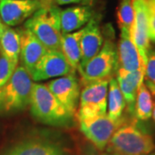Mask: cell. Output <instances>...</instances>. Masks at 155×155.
Wrapping results in <instances>:
<instances>
[{"mask_svg": "<svg viewBox=\"0 0 155 155\" xmlns=\"http://www.w3.org/2000/svg\"><path fill=\"white\" fill-rule=\"evenodd\" d=\"M126 104L116 78H111L109 81L107 97V116L113 121L122 118Z\"/></svg>", "mask_w": 155, "mask_h": 155, "instance_id": "20", "label": "cell"}, {"mask_svg": "<svg viewBox=\"0 0 155 155\" xmlns=\"http://www.w3.org/2000/svg\"><path fill=\"white\" fill-rule=\"evenodd\" d=\"M92 0H55V3L59 5H68V4H84V3H89Z\"/></svg>", "mask_w": 155, "mask_h": 155, "instance_id": "26", "label": "cell"}, {"mask_svg": "<svg viewBox=\"0 0 155 155\" xmlns=\"http://www.w3.org/2000/svg\"><path fill=\"white\" fill-rule=\"evenodd\" d=\"M141 1L145 2L147 5H150V4H153V3H154L155 2V0H141Z\"/></svg>", "mask_w": 155, "mask_h": 155, "instance_id": "28", "label": "cell"}, {"mask_svg": "<svg viewBox=\"0 0 155 155\" xmlns=\"http://www.w3.org/2000/svg\"><path fill=\"white\" fill-rule=\"evenodd\" d=\"M118 68L127 72L144 71L145 63L131 38V33L121 31V38L117 49Z\"/></svg>", "mask_w": 155, "mask_h": 155, "instance_id": "14", "label": "cell"}, {"mask_svg": "<svg viewBox=\"0 0 155 155\" xmlns=\"http://www.w3.org/2000/svg\"><path fill=\"white\" fill-rule=\"evenodd\" d=\"M0 49L10 61L18 65L21 50L20 32L3 22L0 28Z\"/></svg>", "mask_w": 155, "mask_h": 155, "instance_id": "18", "label": "cell"}, {"mask_svg": "<svg viewBox=\"0 0 155 155\" xmlns=\"http://www.w3.org/2000/svg\"><path fill=\"white\" fill-rule=\"evenodd\" d=\"M155 148L153 137L140 130L134 123L124 122L116 130L106 147L110 153L147 155Z\"/></svg>", "mask_w": 155, "mask_h": 155, "instance_id": "4", "label": "cell"}, {"mask_svg": "<svg viewBox=\"0 0 155 155\" xmlns=\"http://www.w3.org/2000/svg\"><path fill=\"white\" fill-rule=\"evenodd\" d=\"M102 155H120V154H116V153H103Z\"/></svg>", "mask_w": 155, "mask_h": 155, "instance_id": "30", "label": "cell"}, {"mask_svg": "<svg viewBox=\"0 0 155 155\" xmlns=\"http://www.w3.org/2000/svg\"><path fill=\"white\" fill-rule=\"evenodd\" d=\"M153 110V103L151 92L143 82L140 85L137 91L134 104V113L138 119L141 121H146L152 116Z\"/></svg>", "mask_w": 155, "mask_h": 155, "instance_id": "21", "label": "cell"}, {"mask_svg": "<svg viewBox=\"0 0 155 155\" xmlns=\"http://www.w3.org/2000/svg\"><path fill=\"white\" fill-rule=\"evenodd\" d=\"M79 122L80 131L95 147L99 150L105 149L111 137L125 122L122 118L113 121L107 115L91 117Z\"/></svg>", "mask_w": 155, "mask_h": 155, "instance_id": "7", "label": "cell"}, {"mask_svg": "<svg viewBox=\"0 0 155 155\" xmlns=\"http://www.w3.org/2000/svg\"><path fill=\"white\" fill-rule=\"evenodd\" d=\"M143 82L150 91L155 95V50H149L145 67Z\"/></svg>", "mask_w": 155, "mask_h": 155, "instance_id": "23", "label": "cell"}, {"mask_svg": "<svg viewBox=\"0 0 155 155\" xmlns=\"http://www.w3.org/2000/svg\"><path fill=\"white\" fill-rule=\"evenodd\" d=\"M117 22L121 31L131 33L134 21L133 0H121L117 9Z\"/></svg>", "mask_w": 155, "mask_h": 155, "instance_id": "22", "label": "cell"}, {"mask_svg": "<svg viewBox=\"0 0 155 155\" xmlns=\"http://www.w3.org/2000/svg\"><path fill=\"white\" fill-rule=\"evenodd\" d=\"M46 84L66 110L76 116L80 97V86L76 72L57 78Z\"/></svg>", "mask_w": 155, "mask_h": 155, "instance_id": "8", "label": "cell"}, {"mask_svg": "<svg viewBox=\"0 0 155 155\" xmlns=\"http://www.w3.org/2000/svg\"><path fill=\"white\" fill-rule=\"evenodd\" d=\"M17 66L10 61L0 49V88L8 82Z\"/></svg>", "mask_w": 155, "mask_h": 155, "instance_id": "24", "label": "cell"}, {"mask_svg": "<svg viewBox=\"0 0 155 155\" xmlns=\"http://www.w3.org/2000/svg\"><path fill=\"white\" fill-rule=\"evenodd\" d=\"M30 112L38 122L54 127H70L74 116L56 99L46 84L34 83L30 97Z\"/></svg>", "mask_w": 155, "mask_h": 155, "instance_id": "1", "label": "cell"}, {"mask_svg": "<svg viewBox=\"0 0 155 155\" xmlns=\"http://www.w3.org/2000/svg\"><path fill=\"white\" fill-rule=\"evenodd\" d=\"M34 83L28 71L17 66L8 82L0 88V115L24 110L29 105Z\"/></svg>", "mask_w": 155, "mask_h": 155, "instance_id": "2", "label": "cell"}, {"mask_svg": "<svg viewBox=\"0 0 155 155\" xmlns=\"http://www.w3.org/2000/svg\"><path fill=\"white\" fill-rule=\"evenodd\" d=\"M149 8V36L150 41H155V2L147 5Z\"/></svg>", "mask_w": 155, "mask_h": 155, "instance_id": "25", "label": "cell"}, {"mask_svg": "<svg viewBox=\"0 0 155 155\" xmlns=\"http://www.w3.org/2000/svg\"><path fill=\"white\" fill-rule=\"evenodd\" d=\"M1 25H2V21H1V19H0V28H1Z\"/></svg>", "mask_w": 155, "mask_h": 155, "instance_id": "32", "label": "cell"}, {"mask_svg": "<svg viewBox=\"0 0 155 155\" xmlns=\"http://www.w3.org/2000/svg\"><path fill=\"white\" fill-rule=\"evenodd\" d=\"M21 35V50L19 61L30 74L39 61L47 53L48 49L29 30L19 29Z\"/></svg>", "mask_w": 155, "mask_h": 155, "instance_id": "13", "label": "cell"}, {"mask_svg": "<svg viewBox=\"0 0 155 155\" xmlns=\"http://www.w3.org/2000/svg\"><path fill=\"white\" fill-rule=\"evenodd\" d=\"M75 72L61 50H48L30 73L34 82L45 81Z\"/></svg>", "mask_w": 155, "mask_h": 155, "instance_id": "9", "label": "cell"}, {"mask_svg": "<svg viewBox=\"0 0 155 155\" xmlns=\"http://www.w3.org/2000/svg\"><path fill=\"white\" fill-rule=\"evenodd\" d=\"M152 116H153V120L155 121V108H153V114H152Z\"/></svg>", "mask_w": 155, "mask_h": 155, "instance_id": "29", "label": "cell"}, {"mask_svg": "<svg viewBox=\"0 0 155 155\" xmlns=\"http://www.w3.org/2000/svg\"><path fill=\"white\" fill-rule=\"evenodd\" d=\"M116 68H118V56L116 46L112 41L106 40L99 52L78 72L84 85L98 80L110 79Z\"/></svg>", "mask_w": 155, "mask_h": 155, "instance_id": "5", "label": "cell"}, {"mask_svg": "<svg viewBox=\"0 0 155 155\" xmlns=\"http://www.w3.org/2000/svg\"><path fill=\"white\" fill-rule=\"evenodd\" d=\"M41 7L39 0H0V19L7 26H17Z\"/></svg>", "mask_w": 155, "mask_h": 155, "instance_id": "11", "label": "cell"}, {"mask_svg": "<svg viewBox=\"0 0 155 155\" xmlns=\"http://www.w3.org/2000/svg\"><path fill=\"white\" fill-rule=\"evenodd\" d=\"M110 79L84 84L80 91L76 116L78 121L107 114V97Z\"/></svg>", "mask_w": 155, "mask_h": 155, "instance_id": "6", "label": "cell"}, {"mask_svg": "<svg viewBox=\"0 0 155 155\" xmlns=\"http://www.w3.org/2000/svg\"><path fill=\"white\" fill-rule=\"evenodd\" d=\"M41 4L42 7H49V6L54 5V2L55 0H39Z\"/></svg>", "mask_w": 155, "mask_h": 155, "instance_id": "27", "label": "cell"}, {"mask_svg": "<svg viewBox=\"0 0 155 155\" xmlns=\"http://www.w3.org/2000/svg\"><path fill=\"white\" fill-rule=\"evenodd\" d=\"M86 155H97L96 153H94V152H90V153H88Z\"/></svg>", "mask_w": 155, "mask_h": 155, "instance_id": "31", "label": "cell"}, {"mask_svg": "<svg viewBox=\"0 0 155 155\" xmlns=\"http://www.w3.org/2000/svg\"><path fill=\"white\" fill-rule=\"evenodd\" d=\"M133 4L134 21L131 29V38L146 67L147 54L150 50L149 8L141 0H133Z\"/></svg>", "mask_w": 155, "mask_h": 155, "instance_id": "10", "label": "cell"}, {"mask_svg": "<svg viewBox=\"0 0 155 155\" xmlns=\"http://www.w3.org/2000/svg\"><path fill=\"white\" fill-rule=\"evenodd\" d=\"M154 42H155V41H154Z\"/></svg>", "mask_w": 155, "mask_h": 155, "instance_id": "34", "label": "cell"}, {"mask_svg": "<svg viewBox=\"0 0 155 155\" xmlns=\"http://www.w3.org/2000/svg\"><path fill=\"white\" fill-rule=\"evenodd\" d=\"M92 10L90 6H74L61 12V34L72 33L87 24L92 18Z\"/></svg>", "mask_w": 155, "mask_h": 155, "instance_id": "17", "label": "cell"}, {"mask_svg": "<svg viewBox=\"0 0 155 155\" xmlns=\"http://www.w3.org/2000/svg\"><path fill=\"white\" fill-rule=\"evenodd\" d=\"M103 44L104 38L100 30L98 19L97 17H92L83 28V33L80 38L81 57L78 69V72H80L88 61L99 52Z\"/></svg>", "mask_w": 155, "mask_h": 155, "instance_id": "12", "label": "cell"}, {"mask_svg": "<svg viewBox=\"0 0 155 155\" xmlns=\"http://www.w3.org/2000/svg\"><path fill=\"white\" fill-rule=\"evenodd\" d=\"M83 33V28L76 32L62 35L61 42V51L70 65L73 72H78L81 51H80V38Z\"/></svg>", "mask_w": 155, "mask_h": 155, "instance_id": "19", "label": "cell"}, {"mask_svg": "<svg viewBox=\"0 0 155 155\" xmlns=\"http://www.w3.org/2000/svg\"><path fill=\"white\" fill-rule=\"evenodd\" d=\"M61 10L54 5L41 7L24 23L48 50H61Z\"/></svg>", "mask_w": 155, "mask_h": 155, "instance_id": "3", "label": "cell"}, {"mask_svg": "<svg viewBox=\"0 0 155 155\" xmlns=\"http://www.w3.org/2000/svg\"><path fill=\"white\" fill-rule=\"evenodd\" d=\"M1 155H67V153L52 141L29 139L12 146Z\"/></svg>", "mask_w": 155, "mask_h": 155, "instance_id": "15", "label": "cell"}, {"mask_svg": "<svg viewBox=\"0 0 155 155\" xmlns=\"http://www.w3.org/2000/svg\"><path fill=\"white\" fill-rule=\"evenodd\" d=\"M125 100L129 112H134V104L137 91L144 79V71L127 72L122 68L117 69L116 78Z\"/></svg>", "mask_w": 155, "mask_h": 155, "instance_id": "16", "label": "cell"}, {"mask_svg": "<svg viewBox=\"0 0 155 155\" xmlns=\"http://www.w3.org/2000/svg\"><path fill=\"white\" fill-rule=\"evenodd\" d=\"M147 155H155V153H149V154H147Z\"/></svg>", "mask_w": 155, "mask_h": 155, "instance_id": "33", "label": "cell"}]
</instances>
